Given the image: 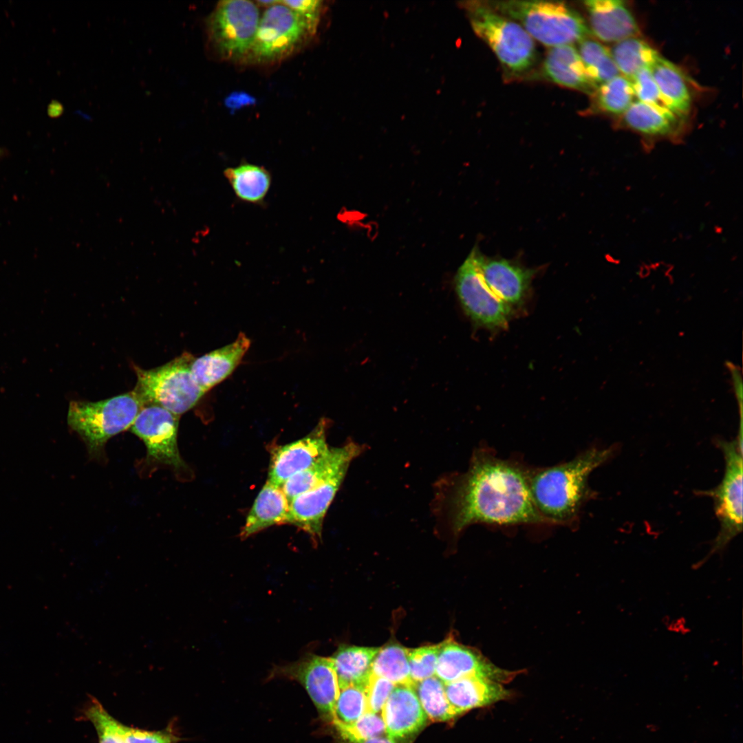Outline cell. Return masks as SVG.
I'll return each instance as SVG.
<instances>
[{"label": "cell", "mask_w": 743, "mask_h": 743, "mask_svg": "<svg viewBox=\"0 0 743 743\" xmlns=\"http://www.w3.org/2000/svg\"><path fill=\"white\" fill-rule=\"evenodd\" d=\"M455 533L476 523L495 525L548 524L530 494L528 472L490 451L475 453L452 499Z\"/></svg>", "instance_id": "6da1fadb"}, {"label": "cell", "mask_w": 743, "mask_h": 743, "mask_svg": "<svg viewBox=\"0 0 743 743\" xmlns=\"http://www.w3.org/2000/svg\"><path fill=\"white\" fill-rule=\"evenodd\" d=\"M610 448H592L572 460L528 472L530 494L541 517L550 524H567L590 496L588 480L613 455Z\"/></svg>", "instance_id": "7a4b0ae2"}, {"label": "cell", "mask_w": 743, "mask_h": 743, "mask_svg": "<svg viewBox=\"0 0 743 743\" xmlns=\"http://www.w3.org/2000/svg\"><path fill=\"white\" fill-rule=\"evenodd\" d=\"M486 4L517 22L532 38L550 47L579 43L591 33L582 17L563 2L512 0Z\"/></svg>", "instance_id": "3957f363"}, {"label": "cell", "mask_w": 743, "mask_h": 743, "mask_svg": "<svg viewBox=\"0 0 743 743\" xmlns=\"http://www.w3.org/2000/svg\"><path fill=\"white\" fill-rule=\"evenodd\" d=\"M142 407L133 390L96 402L73 400L67 422L83 439L89 453L97 457L109 439L130 429Z\"/></svg>", "instance_id": "277c9868"}, {"label": "cell", "mask_w": 743, "mask_h": 743, "mask_svg": "<svg viewBox=\"0 0 743 743\" xmlns=\"http://www.w3.org/2000/svg\"><path fill=\"white\" fill-rule=\"evenodd\" d=\"M463 7L475 33L506 70L521 74L533 65L537 56L535 42L521 25L484 2H466Z\"/></svg>", "instance_id": "5b68a950"}, {"label": "cell", "mask_w": 743, "mask_h": 743, "mask_svg": "<svg viewBox=\"0 0 743 743\" xmlns=\"http://www.w3.org/2000/svg\"><path fill=\"white\" fill-rule=\"evenodd\" d=\"M188 352L151 369L134 366L137 384L133 391L144 405L160 406L180 416L194 407L205 394L195 381Z\"/></svg>", "instance_id": "8992f818"}, {"label": "cell", "mask_w": 743, "mask_h": 743, "mask_svg": "<svg viewBox=\"0 0 743 743\" xmlns=\"http://www.w3.org/2000/svg\"><path fill=\"white\" fill-rule=\"evenodd\" d=\"M722 451L725 468L721 482L715 488L704 492L713 500L720 530L709 552L697 563L704 565L714 554L721 552L742 530V442L717 440Z\"/></svg>", "instance_id": "52a82bcc"}, {"label": "cell", "mask_w": 743, "mask_h": 743, "mask_svg": "<svg viewBox=\"0 0 743 743\" xmlns=\"http://www.w3.org/2000/svg\"><path fill=\"white\" fill-rule=\"evenodd\" d=\"M318 25L279 1L260 18L252 47L244 59L271 63L292 54L310 36Z\"/></svg>", "instance_id": "ba28073f"}, {"label": "cell", "mask_w": 743, "mask_h": 743, "mask_svg": "<svg viewBox=\"0 0 743 743\" xmlns=\"http://www.w3.org/2000/svg\"><path fill=\"white\" fill-rule=\"evenodd\" d=\"M260 18L258 7L252 1H222L207 22L210 42L224 58H245L255 40Z\"/></svg>", "instance_id": "9c48e42d"}, {"label": "cell", "mask_w": 743, "mask_h": 743, "mask_svg": "<svg viewBox=\"0 0 743 743\" xmlns=\"http://www.w3.org/2000/svg\"><path fill=\"white\" fill-rule=\"evenodd\" d=\"M480 255L473 249L459 268L455 280L457 297L464 312L475 324L493 330L505 328L511 307L486 283L480 267Z\"/></svg>", "instance_id": "30bf717a"}, {"label": "cell", "mask_w": 743, "mask_h": 743, "mask_svg": "<svg viewBox=\"0 0 743 743\" xmlns=\"http://www.w3.org/2000/svg\"><path fill=\"white\" fill-rule=\"evenodd\" d=\"M285 678L301 684L319 713L329 720L340 687L330 657L307 654L301 659L272 668L268 678Z\"/></svg>", "instance_id": "8fae6325"}, {"label": "cell", "mask_w": 743, "mask_h": 743, "mask_svg": "<svg viewBox=\"0 0 743 743\" xmlns=\"http://www.w3.org/2000/svg\"><path fill=\"white\" fill-rule=\"evenodd\" d=\"M179 418L160 406L147 405L130 427L144 443L149 459L176 471L186 467L177 446Z\"/></svg>", "instance_id": "7c38bea8"}, {"label": "cell", "mask_w": 743, "mask_h": 743, "mask_svg": "<svg viewBox=\"0 0 743 743\" xmlns=\"http://www.w3.org/2000/svg\"><path fill=\"white\" fill-rule=\"evenodd\" d=\"M328 425V420L322 418L303 438L274 448L267 480L282 486L290 477L307 469L323 456L330 449L326 440Z\"/></svg>", "instance_id": "4fadbf2b"}, {"label": "cell", "mask_w": 743, "mask_h": 743, "mask_svg": "<svg viewBox=\"0 0 743 743\" xmlns=\"http://www.w3.org/2000/svg\"><path fill=\"white\" fill-rule=\"evenodd\" d=\"M435 674L444 684L470 676L486 677L502 684L512 680L519 672L498 667L477 649L459 643L451 636L441 643Z\"/></svg>", "instance_id": "5bb4252c"}, {"label": "cell", "mask_w": 743, "mask_h": 743, "mask_svg": "<svg viewBox=\"0 0 743 743\" xmlns=\"http://www.w3.org/2000/svg\"><path fill=\"white\" fill-rule=\"evenodd\" d=\"M348 469H342L290 502V524L320 539L325 514L339 489Z\"/></svg>", "instance_id": "9a60e30c"}, {"label": "cell", "mask_w": 743, "mask_h": 743, "mask_svg": "<svg viewBox=\"0 0 743 743\" xmlns=\"http://www.w3.org/2000/svg\"><path fill=\"white\" fill-rule=\"evenodd\" d=\"M590 32L605 42H618L638 36L639 27L624 1L589 0L584 2Z\"/></svg>", "instance_id": "2e32d148"}, {"label": "cell", "mask_w": 743, "mask_h": 743, "mask_svg": "<svg viewBox=\"0 0 743 743\" xmlns=\"http://www.w3.org/2000/svg\"><path fill=\"white\" fill-rule=\"evenodd\" d=\"M363 451V446L353 441L341 446L330 448L314 464L284 482L281 487L289 502L338 471L348 469L350 462Z\"/></svg>", "instance_id": "e0dca14e"}, {"label": "cell", "mask_w": 743, "mask_h": 743, "mask_svg": "<svg viewBox=\"0 0 743 743\" xmlns=\"http://www.w3.org/2000/svg\"><path fill=\"white\" fill-rule=\"evenodd\" d=\"M381 716L386 733L392 739L416 733L427 719L414 687L406 685L394 687L382 709Z\"/></svg>", "instance_id": "ac0fdd59"}, {"label": "cell", "mask_w": 743, "mask_h": 743, "mask_svg": "<svg viewBox=\"0 0 743 743\" xmlns=\"http://www.w3.org/2000/svg\"><path fill=\"white\" fill-rule=\"evenodd\" d=\"M250 345L243 332L231 343L198 358L191 365V373L204 393L227 378L239 365Z\"/></svg>", "instance_id": "d6986e66"}, {"label": "cell", "mask_w": 743, "mask_h": 743, "mask_svg": "<svg viewBox=\"0 0 743 743\" xmlns=\"http://www.w3.org/2000/svg\"><path fill=\"white\" fill-rule=\"evenodd\" d=\"M479 263L490 289L509 306L521 303L528 289L533 272L503 259H484Z\"/></svg>", "instance_id": "ffe728a7"}, {"label": "cell", "mask_w": 743, "mask_h": 743, "mask_svg": "<svg viewBox=\"0 0 743 743\" xmlns=\"http://www.w3.org/2000/svg\"><path fill=\"white\" fill-rule=\"evenodd\" d=\"M444 691L457 715L505 700L510 695L502 683L480 676H466L444 684Z\"/></svg>", "instance_id": "44dd1931"}, {"label": "cell", "mask_w": 743, "mask_h": 743, "mask_svg": "<svg viewBox=\"0 0 743 743\" xmlns=\"http://www.w3.org/2000/svg\"><path fill=\"white\" fill-rule=\"evenodd\" d=\"M542 73L550 81L567 88L589 94L597 88L588 76L578 50L571 44L550 47Z\"/></svg>", "instance_id": "7402d4cb"}, {"label": "cell", "mask_w": 743, "mask_h": 743, "mask_svg": "<svg viewBox=\"0 0 743 743\" xmlns=\"http://www.w3.org/2000/svg\"><path fill=\"white\" fill-rule=\"evenodd\" d=\"M290 524V502L282 487L267 480L246 517L240 532L241 539L269 527Z\"/></svg>", "instance_id": "603a6c76"}, {"label": "cell", "mask_w": 743, "mask_h": 743, "mask_svg": "<svg viewBox=\"0 0 743 743\" xmlns=\"http://www.w3.org/2000/svg\"><path fill=\"white\" fill-rule=\"evenodd\" d=\"M649 69L667 107L678 116L685 115L691 97L682 71L660 54Z\"/></svg>", "instance_id": "cb8c5ba5"}, {"label": "cell", "mask_w": 743, "mask_h": 743, "mask_svg": "<svg viewBox=\"0 0 743 743\" xmlns=\"http://www.w3.org/2000/svg\"><path fill=\"white\" fill-rule=\"evenodd\" d=\"M380 647L341 645L331 658L340 689L349 685H366L372 665Z\"/></svg>", "instance_id": "d4e9b609"}, {"label": "cell", "mask_w": 743, "mask_h": 743, "mask_svg": "<svg viewBox=\"0 0 743 743\" xmlns=\"http://www.w3.org/2000/svg\"><path fill=\"white\" fill-rule=\"evenodd\" d=\"M236 197L240 200L259 204L263 202L271 185V175L264 167L243 163L224 171Z\"/></svg>", "instance_id": "484cf974"}, {"label": "cell", "mask_w": 743, "mask_h": 743, "mask_svg": "<svg viewBox=\"0 0 743 743\" xmlns=\"http://www.w3.org/2000/svg\"><path fill=\"white\" fill-rule=\"evenodd\" d=\"M676 116L667 109L637 100L623 114V120L634 131L649 136H663L675 131Z\"/></svg>", "instance_id": "4316f807"}, {"label": "cell", "mask_w": 743, "mask_h": 743, "mask_svg": "<svg viewBox=\"0 0 743 743\" xmlns=\"http://www.w3.org/2000/svg\"><path fill=\"white\" fill-rule=\"evenodd\" d=\"M610 52L620 74L629 80L641 69L649 68L659 55L637 36L616 42Z\"/></svg>", "instance_id": "83f0119b"}, {"label": "cell", "mask_w": 743, "mask_h": 743, "mask_svg": "<svg viewBox=\"0 0 743 743\" xmlns=\"http://www.w3.org/2000/svg\"><path fill=\"white\" fill-rule=\"evenodd\" d=\"M372 674L389 680L396 686L416 685L410 676L408 649L396 643L380 647L372 665Z\"/></svg>", "instance_id": "f1b7e54d"}, {"label": "cell", "mask_w": 743, "mask_h": 743, "mask_svg": "<svg viewBox=\"0 0 743 743\" xmlns=\"http://www.w3.org/2000/svg\"><path fill=\"white\" fill-rule=\"evenodd\" d=\"M579 43L578 52L586 74L596 87L621 75L610 50L605 46L588 38Z\"/></svg>", "instance_id": "f546056e"}, {"label": "cell", "mask_w": 743, "mask_h": 743, "mask_svg": "<svg viewBox=\"0 0 743 743\" xmlns=\"http://www.w3.org/2000/svg\"><path fill=\"white\" fill-rule=\"evenodd\" d=\"M85 714L89 720H95L105 725L125 743H173V737L169 733L146 731L124 725L96 701L86 710Z\"/></svg>", "instance_id": "4dcf8cb0"}, {"label": "cell", "mask_w": 743, "mask_h": 743, "mask_svg": "<svg viewBox=\"0 0 743 743\" xmlns=\"http://www.w3.org/2000/svg\"><path fill=\"white\" fill-rule=\"evenodd\" d=\"M414 689L427 717L431 721H447L457 715L446 698L444 684L436 676L417 682Z\"/></svg>", "instance_id": "1f68e13d"}, {"label": "cell", "mask_w": 743, "mask_h": 743, "mask_svg": "<svg viewBox=\"0 0 743 743\" xmlns=\"http://www.w3.org/2000/svg\"><path fill=\"white\" fill-rule=\"evenodd\" d=\"M594 94L599 109L612 114H623L635 96L630 80L621 74L599 85Z\"/></svg>", "instance_id": "d6a6232c"}, {"label": "cell", "mask_w": 743, "mask_h": 743, "mask_svg": "<svg viewBox=\"0 0 743 743\" xmlns=\"http://www.w3.org/2000/svg\"><path fill=\"white\" fill-rule=\"evenodd\" d=\"M367 711L365 685H349L340 689L329 719L334 726L355 722Z\"/></svg>", "instance_id": "836d02e7"}, {"label": "cell", "mask_w": 743, "mask_h": 743, "mask_svg": "<svg viewBox=\"0 0 743 743\" xmlns=\"http://www.w3.org/2000/svg\"><path fill=\"white\" fill-rule=\"evenodd\" d=\"M335 729L343 739L351 743H360L368 739L383 735L386 733L381 715L371 711L365 712L351 724Z\"/></svg>", "instance_id": "e575fe53"}, {"label": "cell", "mask_w": 743, "mask_h": 743, "mask_svg": "<svg viewBox=\"0 0 743 743\" xmlns=\"http://www.w3.org/2000/svg\"><path fill=\"white\" fill-rule=\"evenodd\" d=\"M440 646L441 643L416 649H408L410 676L415 685L433 676Z\"/></svg>", "instance_id": "d590c367"}, {"label": "cell", "mask_w": 743, "mask_h": 743, "mask_svg": "<svg viewBox=\"0 0 743 743\" xmlns=\"http://www.w3.org/2000/svg\"><path fill=\"white\" fill-rule=\"evenodd\" d=\"M630 81L634 95L639 101L669 109L648 67L639 70Z\"/></svg>", "instance_id": "8d00e7d4"}, {"label": "cell", "mask_w": 743, "mask_h": 743, "mask_svg": "<svg viewBox=\"0 0 743 743\" xmlns=\"http://www.w3.org/2000/svg\"><path fill=\"white\" fill-rule=\"evenodd\" d=\"M396 685L389 680L371 674L365 685L367 711L379 713Z\"/></svg>", "instance_id": "74e56055"}, {"label": "cell", "mask_w": 743, "mask_h": 743, "mask_svg": "<svg viewBox=\"0 0 743 743\" xmlns=\"http://www.w3.org/2000/svg\"><path fill=\"white\" fill-rule=\"evenodd\" d=\"M281 3L305 17L312 23L319 24L323 8V1L314 0L282 1Z\"/></svg>", "instance_id": "f35d334b"}, {"label": "cell", "mask_w": 743, "mask_h": 743, "mask_svg": "<svg viewBox=\"0 0 743 743\" xmlns=\"http://www.w3.org/2000/svg\"><path fill=\"white\" fill-rule=\"evenodd\" d=\"M255 103V98L244 91H235L229 94L225 99V105L231 111L239 109L244 106Z\"/></svg>", "instance_id": "ab89813d"}, {"label": "cell", "mask_w": 743, "mask_h": 743, "mask_svg": "<svg viewBox=\"0 0 743 743\" xmlns=\"http://www.w3.org/2000/svg\"><path fill=\"white\" fill-rule=\"evenodd\" d=\"M94 724L99 739V743H125L123 740L101 722L90 720Z\"/></svg>", "instance_id": "60d3db41"}, {"label": "cell", "mask_w": 743, "mask_h": 743, "mask_svg": "<svg viewBox=\"0 0 743 743\" xmlns=\"http://www.w3.org/2000/svg\"><path fill=\"white\" fill-rule=\"evenodd\" d=\"M360 743H396L394 740L389 736H378L365 740Z\"/></svg>", "instance_id": "b9f144b4"}, {"label": "cell", "mask_w": 743, "mask_h": 743, "mask_svg": "<svg viewBox=\"0 0 743 743\" xmlns=\"http://www.w3.org/2000/svg\"><path fill=\"white\" fill-rule=\"evenodd\" d=\"M278 2H279V1H257V3L258 4H259L260 6H268V7H270V6L274 5V4H276Z\"/></svg>", "instance_id": "7bdbcfd3"}, {"label": "cell", "mask_w": 743, "mask_h": 743, "mask_svg": "<svg viewBox=\"0 0 743 743\" xmlns=\"http://www.w3.org/2000/svg\"><path fill=\"white\" fill-rule=\"evenodd\" d=\"M2 154V150L0 149V155Z\"/></svg>", "instance_id": "ee69618b"}]
</instances>
